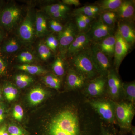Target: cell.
Wrapping results in <instances>:
<instances>
[{
    "mask_svg": "<svg viewBox=\"0 0 135 135\" xmlns=\"http://www.w3.org/2000/svg\"><path fill=\"white\" fill-rule=\"evenodd\" d=\"M114 28L108 26L101 17L93 22L86 33L92 43H96L110 35H113Z\"/></svg>",
    "mask_w": 135,
    "mask_h": 135,
    "instance_id": "obj_6",
    "label": "cell"
},
{
    "mask_svg": "<svg viewBox=\"0 0 135 135\" xmlns=\"http://www.w3.org/2000/svg\"><path fill=\"white\" fill-rule=\"evenodd\" d=\"M17 59L23 64H30L33 62L35 58L31 53L29 51H25L18 55Z\"/></svg>",
    "mask_w": 135,
    "mask_h": 135,
    "instance_id": "obj_32",
    "label": "cell"
},
{
    "mask_svg": "<svg viewBox=\"0 0 135 135\" xmlns=\"http://www.w3.org/2000/svg\"><path fill=\"white\" fill-rule=\"evenodd\" d=\"M44 10L46 13L49 15L57 12H68L70 10V7L64 3H56L47 5L44 7Z\"/></svg>",
    "mask_w": 135,
    "mask_h": 135,
    "instance_id": "obj_28",
    "label": "cell"
},
{
    "mask_svg": "<svg viewBox=\"0 0 135 135\" xmlns=\"http://www.w3.org/2000/svg\"><path fill=\"white\" fill-rule=\"evenodd\" d=\"M16 85L20 88H24L32 83L33 79L30 75L25 74H17L15 77Z\"/></svg>",
    "mask_w": 135,
    "mask_h": 135,
    "instance_id": "obj_25",
    "label": "cell"
},
{
    "mask_svg": "<svg viewBox=\"0 0 135 135\" xmlns=\"http://www.w3.org/2000/svg\"><path fill=\"white\" fill-rule=\"evenodd\" d=\"M0 135H9L8 133L7 127L6 125H3L0 127Z\"/></svg>",
    "mask_w": 135,
    "mask_h": 135,
    "instance_id": "obj_43",
    "label": "cell"
},
{
    "mask_svg": "<svg viewBox=\"0 0 135 135\" xmlns=\"http://www.w3.org/2000/svg\"><path fill=\"white\" fill-rule=\"evenodd\" d=\"M63 3L68 6V5L79 6L81 5L79 0H63Z\"/></svg>",
    "mask_w": 135,
    "mask_h": 135,
    "instance_id": "obj_40",
    "label": "cell"
},
{
    "mask_svg": "<svg viewBox=\"0 0 135 135\" xmlns=\"http://www.w3.org/2000/svg\"><path fill=\"white\" fill-rule=\"evenodd\" d=\"M35 22V16L31 10H28L18 30L19 39L23 42L28 44L33 41L36 36Z\"/></svg>",
    "mask_w": 135,
    "mask_h": 135,
    "instance_id": "obj_4",
    "label": "cell"
},
{
    "mask_svg": "<svg viewBox=\"0 0 135 135\" xmlns=\"http://www.w3.org/2000/svg\"><path fill=\"white\" fill-rule=\"evenodd\" d=\"M86 79L81 74L71 68L68 70L66 77L68 87L71 89H79L83 86Z\"/></svg>",
    "mask_w": 135,
    "mask_h": 135,
    "instance_id": "obj_15",
    "label": "cell"
},
{
    "mask_svg": "<svg viewBox=\"0 0 135 135\" xmlns=\"http://www.w3.org/2000/svg\"><path fill=\"white\" fill-rule=\"evenodd\" d=\"M5 107L4 104L0 103V123L2 122L5 116Z\"/></svg>",
    "mask_w": 135,
    "mask_h": 135,
    "instance_id": "obj_42",
    "label": "cell"
},
{
    "mask_svg": "<svg viewBox=\"0 0 135 135\" xmlns=\"http://www.w3.org/2000/svg\"><path fill=\"white\" fill-rule=\"evenodd\" d=\"M78 33L79 32L76 25L71 22L68 23L62 31L58 33V49L61 57H65L68 49Z\"/></svg>",
    "mask_w": 135,
    "mask_h": 135,
    "instance_id": "obj_5",
    "label": "cell"
},
{
    "mask_svg": "<svg viewBox=\"0 0 135 135\" xmlns=\"http://www.w3.org/2000/svg\"><path fill=\"white\" fill-rule=\"evenodd\" d=\"M20 47V44L18 39L12 37L9 39L3 44L1 51L3 53L11 54L16 52Z\"/></svg>",
    "mask_w": 135,
    "mask_h": 135,
    "instance_id": "obj_23",
    "label": "cell"
},
{
    "mask_svg": "<svg viewBox=\"0 0 135 135\" xmlns=\"http://www.w3.org/2000/svg\"><path fill=\"white\" fill-rule=\"evenodd\" d=\"M90 47L70 57L74 70L86 79H93L98 73L92 60Z\"/></svg>",
    "mask_w": 135,
    "mask_h": 135,
    "instance_id": "obj_2",
    "label": "cell"
},
{
    "mask_svg": "<svg viewBox=\"0 0 135 135\" xmlns=\"http://www.w3.org/2000/svg\"><path fill=\"white\" fill-rule=\"evenodd\" d=\"M78 16H79L90 27L92 25V22H93V20L95 19V18L87 16H84V15H78Z\"/></svg>",
    "mask_w": 135,
    "mask_h": 135,
    "instance_id": "obj_41",
    "label": "cell"
},
{
    "mask_svg": "<svg viewBox=\"0 0 135 135\" xmlns=\"http://www.w3.org/2000/svg\"><path fill=\"white\" fill-rule=\"evenodd\" d=\"M17 68L31 75H44L47 73V70L39 66L22 64L17 66Z\"/></svg>",
    "mask_w": 135,
    "mask_h": 135,
    "instance_id": "obj_22",
    "label": "cell"
},
{
    "mask_svg": "<svg viewBox=\"0 0 135 135\" xmlns=\"http://www.w3.org/2000/svg\"><path fill=\"white\" fill-rule=\"evenodd\" d=\"M100 12V9L97 6L87 5L75 9L73 11V15L75 16L83 15L95 18Z\"/></svg>",
    "mask_w": 135,
    "mask_h": 135,
    "instance_id": "obj_20",
    "label": "cell"
},
{
    "mask_svg": "<svg viewBox=\"0 0 135 135\" xmlns=\"http://www.w3.org/2000/svg\"><path fill=\"white\" fill-rule=\"evenodd\" d=\"M52 69L55 75L57 77H61L65 73L64 64L62 57H57L52 65Z\"/></svg>",
    "mask_w": 135,
    "mask_h": 135,
    "instance_id": "obj_29",
    "label": "cell"
},
{
    "mask_svg": "<svg viewBox=\"0 0 135 135\" xmlns=\"http://www.w3.org/2000/svg\"><path fill=\"white\" fill-rule=\"evenodd\" d=\"M114 108L115 116L120 126L123 128H129L135 115L133 104L126 102L115 103Z\"/></svg>",
    "mask_w": 135,
    "mask_h": 135,
    "instance_id": "obj_3",
    "label": "cell"
},
{
    "mask_svg": "<svg viewBox=\"0 0 135 135\" xmlns=\"http://www.w3.org/2000/svg\"><path fill=\"white\" fill-rule=\"evenodd\" d=\"M21 10L16 5L7 7L0 14V26L6 30H12L20 19Z\"/></svg>",
    "mask_w": 135,
    "mask_h": 135,
    "instance_id": "obj_7",
    "label": "cell"
},
{
    "mask_svg": "<svg viewBox=\"0 0 135 135\" xmlns=\"http://www.w3.org/2000/svg\"><path fill=\"white\" fill-rule=\"evenodd\" d=\"M3 38V34L2 33L0 32V42L2 40Z\"/></svg>",
    "mask_w": 135,
    "mask_h": 135,
    "instance_id": "obj_44",
    "label": "cell"
},
{
    "mask_svg": "<svg viewBox=\"0 0 135 135\" xmlns=\"http://www.w3.org/2000/svg\"><path fill=\"white\" fill-rule=\"evenodd\" d=\"M42 80L47 86L57 90L60 88V79L55 75L50 74H46L42 77Z\"/></svg>",
    "mask_w": 135,
    "mask_h": 135,
    "instance_id": "obj_26",
    "label": "cell"
},
{
    "mask_svg": "<svg viewBox=\"0 0 135 135\" xmlns=\"http://www.w3.org/2000/svg\"><path fill=\"white\" fill-rule=\"evenodd\" d=\"M35 35L36 37H43L47 33L48 25L47 19L42 12H38L35 16Z\"/></svg>",
    "mask_w": 135,
    "mask_h": 135,
    "instance_id": "obj_18",
    "label": "cell"
},
{
    "mask_svg": "<svg viewBox=\"0 0 135 135\" xmlns=\"http://www.w3.org/2000/svg\"><path fill=\"white\" fill-rule=\"evenodd\" d=\"M76 26L79 33H87L89 30L90 27L87 25L85 22L79 16H75Z\"/></svg>",
    "mask_w": 135,
    "mask_h": 135,
    "instance_id": "obj_34",
    "label": "cell"
},
{
    "mask_svg": "<svg viewBox=\"0 0 135 135\" xmlns=\"http://www.w3.org/2000/svg\"><path fill=\"white\" fill-rule=\"evenodd\" d=\"M1 48L0 47V55H1Z\"/></svg>",
    "mask_w": 135,
    "mask_h": 135,
    "instance_id": "obj_47",
    "label": "cell"
},
{
    "mask_svg": "<svg viewBox=\"0 0 135 135\" xmlns=\"http://www.w3.org/2000/svg\"><path fill=\"white\" fill-rule=\"evenodd\" d=\"M3 92L5 98L9 102L14 101L18 93V90L17 88L11 83L5 84Z\"/></svg>",
    "mask_w": 135,
    "mask_h": 135,
    "instance_id": "obj_27",
    "label": "cell"
},
{
    "mask_svg": "<svg viewBox=\"0 0 135 135\" xmlns=\"http://www.w3.org/2000/svg\"><path fill=\"white\" fill-rule=\"evenodd\" d=\"M23 109L19 105H15L13 109L12 115L13 118L16 120L20 122L22 120L24 116Z\"/></svg>",
    "mask_w": 135,
    "mask_h": 135,
    "instance_id": "obj_35",
    "label": "cell"
},
{
    "mask_svg": "<svg viewBox=\"0 0 135 135\" xmlns=\"http://www.w3.org/2000/svg\"><path fill=\"white\" fill-rule=\"evenodd\" d=\"M92 42L86 33H80L69 46L65 56L71 57L80 51L88 48Z\"/></svg>",
    "mask_w": 135,
    "mask_h": 135,
    "instance_id": "obj_10",
    "label": "cell"
},
{
    "mask_svg": "<svg viewBox=\"0 0 135 135\" xmlns=\"http://www.w3.org/2000/svg\"><path fill=\"white\" fill-rule=\"evenodd\" d=\"M116 12L118 18H120L121 20L127 21L132 19L135 13L134 2L131 1H123Z\"/></svg>",
    "mask_w": 135,
    "mask_h": 135,
    "instance_id": "obj_16",
    "label": "cell"
},
{
    "mask_svg": "<svg viewBox=\"0 0 135 135\" xmlns=\"http://www.w3.org/2000/svg\"><path fill=\"white\" fill-rule=\"evenodd\" d=\"M103 77L95 78L89 83L87 87V92L90 95L98 96L103 93L107 83L106 79Z\"/></svg>",
    "mask_w": 135,
    "mask_h": 135,
    "instance_id": "obj_17",
    "label": "cell"
},
{
    "mask_svg": "<svg viewBox=\"0 0 135 135\" xmlns=\"http://www.w3.org/2000/svg\"><path fill=\"white\" fill-rule=\"evenodd\" d=\"M68 12H59L51 14L49 16L53 19H61L65 18L67 17Z\"/></svg>",
    "mask_w": 135,
    "mask_h": 135,
    "instance_id": "obj_38",
    "label": "cell"
},
{
    "mask_svg": "<svg viewBox=\"0 0 135 135\" xmlns=\"http://www.w3.org/2000/svg\"><path fill=\"white\" fill-rule=\"evenodd\" d=\"M116 71L110 70L107 74L108 90L110 96L114 99L119 97L122 89V83Z\"/></svg>",
    "mask_w": 135,
    "mask_h": 135,
    "instance_id": "obj_12",
    "label": "cell"
},
{
    "mask_svg": "<svg viewBox=\"0 0 135 135\" xmlns=\"http://www.w3.org/2000/svg\"><path fill=\"white\" fill-rule=\"evenodd\" d=\"M38 52L39 57L44 61L48 60L52 56V51L44 42H41L39 44Z\"/></svg>",
    "mask_w": 135,
    "mask_h": 135,
    "instance_id": "obj_31",
    "label": "cell"
},
{
    "mask_svg": "<svg viewBox=\"0 0 135 135\" xmlns=\"http://www.w3.org/2000/svg\"><path fill=\"white\" fill-rule=\"evenodd\" d=\"M90 49L92 60L97 72L102 76L107 74L111 67L110 58L103 53L95 43H92Z\"/></svg>",
    "mask_w": 135,
    "mask_h": 135,
    "instance_id": "obj_8",
    "label": "cell"
},
{
    "mask_svg": "<svg viewBox=\"0 0 135 135\" xmlns=\"http://www.w3.org/2000/svg\"><path fill=\"white\" fill-rule=\"evenodd\" d=\"M103 135H112L110 134V133H107V132H106V133H104L103 134Z\"/></svg>",
    "mask_w": 135,
    "mask_h": 135,
    "instance_id": "obj_45",
    "label": "cell"
},
{
    "mask_svg": "<svg viewBox=\"0 0 135 135\" xmlns=\"http://www.w3.org/2000/svg\"><path fill=\"white\" fill-rule=\"evenodd\" d=\"M115 43L116 39L114 35H113L95 44L103 53L109 58H111L114 56Z\"/></svg>",
    "mask_w": 135,
    "mask_h": 135,
    "instance_id": "obj_14",
    "label": "cell"
},
{
    "mask_svg": "<svg viewBox=\"0 0 135 135\" xmlns=\"http://www.w3.org/2000/svg\"><path fill=\"white\" fill-rule=\"evenodd\" d=\"M114 35L116 39L114 56V65L116 72L118 73L121 64L129 52L131 46L122 38L118 30H117Z\"/></svg>",
    "mask_w": 135,
    "mask_h": 135,
    "instance_id": "obj_9",
    "label": "cell"
},
{
    "mask_svg": "<svg viewBox=\"0 0 135 135\" xmlns=\"http://www.w3.org/2000/svg\"><path fill=\"white\" fill-rule=\"evenodd\" d=\"M49 135H80L79 123L77 115L72 111L58 114L51 120Z\"/></svg>",
    "mask_w": 135,
    "mask_h": 135,
    "instance_id": "obj_1",
    "label": "cell"
},
{
    "mask_svg": "<svg viewBox=\"0 0 135 135\" xmlns=\"http://www.w3.org/2000/svg\"><path fill=\"white\" fill-rule=\"evenodd\" d=\"M123 1L121 0H103L99 2L98 6L100 11H116L121 5Z\"/></svg>",
    "mask_w": 135,
    "mask_h": 135,
    "instance_id": "obj_21",
    "label": "cell"
},
{
    "mask_svg": "<svg viewBox=\"0 0 135 135\" xmlns=\"http://www.w3.org/2000/svg\"><path fill=\"white\" fill-rule=\"evenodd\" d=\"M47 92L40 87L33 89L28 95V100L31 105H36L41 103L46 98Z\"/></svg>",
    "mask_w": 135,
    "mask_h": 135,
    "instance_id": "obj_19",
    "label": "cell"
},
{
    "mask_svg": "<svg viewBox=\"0 0 135 135\" xmlns=\"http://www.w3.org/2000/svg\"><path fill=\"white\" fill-rule=\"evenodd\" d=\"M9 135H25V131L21 128L14 125H10L7 127Z\"/></svg>",
    "mask_w": 135,
    "mask_h": 135,
    "instance_id": "obj_37",
    "label": "cell"
},
{
    "mask_svg": "<svg viewBox=\"0 0 135 135\" xmlns=\"http://www.w3.org/2000/svg\"><path fill=\"white\" fill-rule=\"evenodd\" d=\"M7 64L5 60L0 57V76L4 75L6 73Z\"/></svg>",
    "mask_w": 135,
    "mask_h": 135,
    "instance_id": "obj_39",
    "label": "cell"
},
{
    "mask_svg": "<svg viewBox=\"0 0 135 135\" xmlns=\"http://www.w3.org/2000/svg\"><path fill=\"white\" fill-rule=\"evenodd\" d=\"M122 89L126 98L134 104L135 101V83L134 81L122 83Z\"/></svg>",
    "mask_w": 135,
    "mask_h": 135,
    "instance_id": "obj_24",
    "label": "cell"
},
{
    "mask_svg": "<svg viewBox=\"0 0 135 135\" xmlns=\"http://www.w3.org/2000/svg\"><path fill=\"white\" fill-rule=\"evenodd\" d=\"M118 26L117 30L121 36L130 46H133L135 42V31L133 26L128 21L121 20Z\"/></svg>",
    "mask_w": 135,
    "mask_h": 135,
    "instance_id": "obj_13",
    "label": "cell"
},
{
    "mask_svg": "<svg viewBox=\"0 0 135 135\" xmlns=\"http://www.w3.org/2000/svg\"><path fill=\"white\" fill-rule=\"evenodd\" d=\"M90 105L101 118L109 122H113L115 120L114 105L106 101H91Z\"/></svg>",
    "mask_w": 135,
    "mask_h": 135,
    "instance_id": "obj_11",
    "label": "cell"
},
{
    "mask_svg": "<svg viewBox=\"0 0 135 135\" xmlns=\"http://www.w3.org/2000/svg\"><path fill=\"white\" fill-rule=\"evenodd\" d=\"M49 27L52 31L59 33L62 31L64 27L61 24L55 19H52L49 22Z\"/></svg>",
    "mask_w": 135,
    "mask_h": 135,
    "instance_id": "obj_36",
    "label": "cell"
},
{
    "mask_svg": "<svg viewBox=\"0 0 135 135\" xmlns=\"http://www.w3.org/2000/svg\"><path fill=\"white\" fill-rule=\"evenodd\" d=\"M103 22L111 27H114L118 18L117 13L114 11H106L100 16Z\"/></svg>",
    "mask_w": 135,
    "mask_h": 135,
    "instance_id": "obj_30",
    "label": "cell"
},
{
    "mask_svg": "<svg viewBox=\"0 0 135 135\" xmlns=\"http://www.w3.org/2000/svg\"><path fill=\"white\" fill-rule=\"evenodd\" d=\"M2 97L1 93V90H0V101L1 100Z\"/></svg>",
    "mask_w": 135,
    "mask_h": 135,
    "instance_id": "obj_46",
    "label": "cell"
},
{
    "mask_svg": "<svg viewBox=\"0 0 135 135\" xmlns=\"http://www.w3.org/2000/svg\"><path fill=\"white\" fill-rule=\"evenodd\" d=\"M45 43L52 52L55 53L58 49L59 42L58 38L53 35H50L47 37Z\"/></svg>",
    "mask_w": 135,
    "mask_h": 135,
    "instance_id": "obj_33",
    "label": "cell"
}]
</instances>
